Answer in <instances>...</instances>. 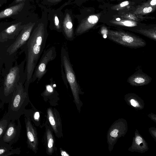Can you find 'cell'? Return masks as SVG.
I'll return each instance as SVG.
<instances>
[{"instance_id":"6da1fadb","label":"cell","mask_w":156,"mask_h":156,"mask_svg":"<svg viewBox=\"0 0 156 156\" xmlns=\"http://www.w3.org/2000/svg\"><path fill=\"white\" fill-rule=\"evenodd\" d=\"M38 5L41 9V16L37 21L24 47L26 55L25 83L29 85L31 83L35 68L44 51L48 35L46 8L41 4Z\"/></svg>"},{"instance_id":"7a4b0ae2","label":"cell","mask_w":156,"mask_h":156,"mask_svg":"<svg viewBox=\"0 0 156 156\" xmlns=\"http://www.w3.org/2000/svg\"><path fill=\"white\" fill-rule=\"evenodd\" d=\"M25 60L20 65H16L11 68L5 76L4 80L0 83V108L3 107L11 99L13 93L19 83L26 80H20V76L26 75L24 72Z\"/></svg>"},{"instance_id":"3957f363","label":"cell","mask_w":156,"mask_h":156,"mask_svg":"<svg viewBox=\"0 0 156 156\" xmlns=\"http://www.w3.org/2000/svg\"><path fill=\"white\" fill-rule=\"evenodd\" d=\"M61 73L62 79L67 87L69 83L76 105L80 103L79 94L81 93L75 72L71 63L68 52L64 47H62L61 51Z\"/></svg>"},{"instance_id":"277c9868","label":"cell","mask_w":156,"mask_h":156,"mask_svg":"<svg viewBox=\"0 0 156 156\" xmlns=\"http://www.w3.org/2000/svg\"><path fill=\"white\" fill-rule=\"evenodd\" d=\"M25 81H21L19 83L8 103L7 112L11 121H16L20 119L24 114L25 107L30 101L28 88L23 85Z\"/></svg>"},{"instance_id":"5b68a950","label":"cell","mask_w":156,"mask_h":156,"mask_svg":"<svg viewBox=\"0 0 156 156\" xmlns=\"http://www.w3.org/2000/svg\"><path fill=\"white\" fill-rule=\"evenodd\" d=\"M106 35L109 39L127 47L139 48L146 45L145 41L142 38L121 31L108 30Z\"/></svg>"},{"instance_id":"8992f818","label":"cell","mask_w":156,"mask_h":156,"mask_svg":"<svg viewBox=\"0 0 156 156\" xmlns=\"http://www.w3.org/2000/svg\"><path fill=\"white\" fill-rule=\"evenodd\" d=\"M57 56L55 47L52 46L47 47L44 51L37 63L33 73L31 82L37 80L39 82L47 71L46 67L48 63L54 60Z\"/></svg>"},{"instance_id":"52a82bcc","label":"cell","mask_w":156,"mask_h":156,"mask_svg":"<svg viewBox=\"0 0 156 156\" xmlns=\"http://www.w3.org/2000/svg\"><path fill=\"white\" fill-rule=\"evenodd\" d=\"M38 19L37 16L24 24L15 41L7 49V52L9 55L15 52L23 45L25 46Z\"/></svg>"},{"instance_id":"ba28073f","label":"cell","mask_w":156,"mask_h":156,"mask_svg":"<svg viewBox=\"0 0 156 156\" xmlns=\"http://www.w3.org/2000/svg\"><path fill=\"white\" fill-rule=\"evenodd\" d=\"M70 2L68 0L56 9L45 7L47 11L48 20L50 22L49 28L51 30L62 33V24L64 16V12L62 9L65 6L70 5Z\"/></svg>"},{"instance_id":"9c48e42d","label":"cell","mask_w":156,"mask_h":156,"mask_svg":"<svg viewBox=\"0 0 156 156\" xmlns=\"http://www.w3.org/2000/svg\"><path fill=\"white\" fill-rule=\"evenodd\" d=\"M17 121H11L2 136L0 140L12 146L19 139L21 128L20 119Z\"/></svg>"},{"instance_id":"30bf717a","label":"cell","mask_w":156,"mask_h":156,"mask_svg":"<svg viewBox=\"0 0 156 156\" xmlns=\"http://www.w3.org/2000/svg\"><path fill=\"white\" fill-rule=\"evenodd\" d=\"M64 14L62 33L66 40L73 41L75 36L74 27V14L72 10L68 9L65 10Z\"/></svg>"},{"instance_id":"8fae6325","label":"cell","mask_w":156,"mask_h":156,"mask_svg":"<svg viewBox=\"0 0 156 156\" xmlns=\"http://www.w3.org/2000/svg\"><path fill=\"white\" fill-rule=\"evenodd\" d=\"M25 116L27 143L28 147L36 153L37 149L38 139L35 128L32 123L30 117Z\"/></svg>"},{"instance_id":"7c38bea8","label":"cell","mask_w":156,"mask_h":156,"mask_svg":"<svg viewBox=\"0 0 156 156\" xmlns=\"http://www.w3.org/2000/svg\"><path fill=\"white\" fill-rule=\"evenodd\" d=\"M99 15H88L79 23L75 30V36H78L87 32L98 23Z\"/></svg>"},{"instance_id":"4fadbf2b","label":"cell","mask_w":156,"mask_h":156,"mask_svg":"<svg viewBox=\"0 0 156 156\" xmlns=\"http://www.w3.org/2000/svg\"><path fill=\"white\" fill-rule=\"evenodd\" d=\"M47 116L48 121L56 134H58L61 129L62 124L60 118L57 112L50 108L47 110Z\"/></svg>"},{"instance_id":"5bb4252c","label":"cell","mask_w":156,"mask_h":156,"mask_svg":"<svg viewBox=\"0 0 156 156\" xmlns=\"http://www.w3.org/2000/svg\"><path fill=\"white\" fill-rule=\"evenodd\" d=\"M24 25L21 22L11 25L0 33V38H10V37L17 35L20 32Z\"/></svg>"},{"instance_id":"9a60e30c","label":"cell","mask_w":156,"mask_h":156,"mask_svg":"<svg viewBox=\"0 0 156 156\" xmlns=\"http://www.w3.org/2000/svg\"><path fill=\"white\" fill-rule=\"evenodd\" d=\"M151 80V77L144 73L133 74L128 79V82L134 85H142L149 83Z\"/></svg>"},{"instance_id":"2e32d148","label":"cell","mask_w":156,"mask_h":156,"mask_svg":"<svg viewBox=\"0 0 156 156\" xmlns=\"http://www.w3.org/2000/svg\"><path fill=\"white\" fill-rule=\"evenodd\" d=\"M25 2L12 5L0 12V19L10 17L20 12L23 9Z\"/></svg>"},{"instance_id":"e0dca14e","label":"cell","mask_w":156,"mask_h":156,"mask_svg":"<svg viewBox=\"0 0 156 156\" xmlns=\"http://www.w3.org/2000/svg\"><path fill=\"white\" fill-rule=\"evenodd\" d=\"M46 136L48 153L49 154H51L54 151L55 139L53 133L49 129H47Z\"/></svg>"},{"instance_id":"ac0fdd59","label":"cell","mask_w":156,"mask_h":156,"mask_svg":"<svg viewBox=\"0 0 156 156\" xmlns=\"http://www.w3.org/2000/svg\"><path fill=\"white\" fill-rule=\"evenodd\" d=\"M110 22L114 25L127 27H135L137 26L138 24L137 22L125 19L121 20L117 18L115 20H112Z\"/></svg>"},{"instance_id":"d6986e66","label":"cell","mask_w":156,"mask_h":156,"mask_svg":"<svg viewBox=\"0 0 156 156\" xmlns=\"http://www.w3.org/2000/svg\"><path fill=\"white\" fill-rule=\"evenodd\" d=\"M122 19H127L135 21H141L145 19H152V17L143 16L142 15L135 14L133 13H126L121 15Z\"/></svg>"},{"instance_id":"ffe728a7","label":"cell","mask_w":156,"mask_h":156,"mask_svg":"<svg viewBox=\"0 0 156 156\" xmlns=\"http://www.w3.org/2000/svg\"><path fill=\"white\" fill-rule=\"evenodd\" d=\"M156 9V7L141 5L138 6L133 13L141 15H144L154 12Z\"/></svg>"},{"instance_id":"44dd1931","label":"cell","mask_w":156,"mask_h":156,"mask_svg":"<svg viewBox=\"0 0 156 156\" xmlns=\"http://www.w3.org/2000/svg\"><path fill=\"white\" fill-rule=\"evenodd\" d=\"M11 119L7 112L0 119V139L4 135Z\"/></svg>"},{"instance_id":"7402d4cb","label":"cell","mask_w":156,"mask_h":156,"mask_svg":"<svg viewBox=\"0 0 156 156\" xmlns=\"http://www.w3.org/2000/svg\"><path fill=\"white\" fill-rule=\"evenodd\" d=\"M50 83L45 86V89L42 93L43 96H48L52 95L56 92L55 87L56 84L54 83L53 78L51 77L50 79Z\"/></svg>"},{"instance_id":"603a6c76","label":"cell","mask_w":156,"mask_h":156,"mask_svg":"<svg viewBox=\"0 0 156 156\" xmlns=\"http://www.w3.org/2000/svg\"><path fill=\"white\" fill-rule=\"evenodd\" d=\"M137 31L141 34L155 41L156 40V27L149 29H140Z\"/></svg>"},{"instance_id":"cb8c5ba5","label":"cell","mask_w":156,"mask_h":156,"mask_svg":"<svg viewBox=\"0 0 156 156\" xmlns=\"http://www.w3.org/2000/svg\"><path fill=\"white\" fill-rule=\"evenodd\" d=\"M64 0H41L38 3L47 7L55 6Z\"/></svg>"},{"instance_id":"d4e9b609","label":"cell","mask_w":156,"mask_h":156,"mask_svg":"<svg viewBox=\"0 0 156 156\" xmlns=\"http://www.w3.org/2000/svg\"><path fill=\"white\" fill-rule=\"evenodd\" d=\"M12 148V146L0 140V156H2L6 152Z\"/></svg>"},{"instance_id":"484cf974","label":"cell","mask_w":156,"mask_h":156,"mask_svg":"<svg viewBox=\"0 0 156 156\" xmlns=\"http://www.w3.org/2000/svg\"><path fill=\"white\" fill-rule=\"evenodd\" d=\"M130 2L127 1L123 2L121 3L111 7L112 10H122L129 5Z\"/></svg>"},{"instance_id":"4316f807","label":"cell","mask_w":156,"mask_h":156,"mask_svg":"<svg viewBox=\"0 0 156 156\" xmlns=\"http://www.w3.org/2000/svg\"><path fill=\"white\" fill-rule=\"evenodd\" d=\"M20 150L19 148H17L15 149H12L10 150L7 151L2 156H10L13 154H20Z\"/></svg>"},{"instance_id":"83f0119b","label":"cell","mask_w":156,"mask_h":156,"mask_svg":"<svg viewBox=\"0 0 156 156\" xmlns=\"http://www.w3.org/2000/svg\"><path fill=\"white\" fill-rule=\"evenodd\" d=\"M70 2V5L74 4L80 7L82 4L86 0H69Z\"/></svg>"},{"instance_id":"f1b7e54d","label":"cell","mask_w":156,"mask_h":156,"mask_svg":"<svg viewBox=\"0 0 156 156\" xmlns=\"http://www.w3.org/2000/svg\"><path fill=\"white\" fill-rule=\"evenodd\" d=\"M142 5L156 7V0H148L146 2L142 3Z\"/></svg>"},{"instance_id":"f546056e","label":"cell","mask_w":156,"mask_h":156,"mask_svg":"<svg viewBox=\"0 0 156 156\" xmlns=\"http://www.w3.org/2000/svg\"><path fill=\"white\" fill-rule=\"evenodd\" d=\"M118 132V130L117 129H115L110 133V134L112 136L117 137L118 136V134H117Z\"/></svg>"},{"instance_id":"4dcf8cb0","label":"cell","mask_w":156,"mask_h":156,"mask_svg":"<svg viewBox=\"0 0 156 156\" xmlns=\"http://www.w3.org/2000/svg\"><path fill=\"white\" fill-rule=\"evenodd\" d=\"M135 141L136 144L138 145H139L142 142L143 140L140 136H138L136 137Z\"/></svg>"},{"instance_id":"1f68e13d","label":"cell","mask_w":156,"mask_h":156,"mask_svg":"<svg viewBox=\"0 0 156 156\" xmlns=\"http://www.w3.org/2000/svg\"><path fill=\"white\" fill-rule=\"evenodd\" d=\"M26 0H15L10 5H14L19 3L25 2Z\"/></svg>"},{"instance_id":"d6a6232c","label":"cell","mask_w":156,"mask_h":156,"mask_svg":"<svg viewBox=\"0 0 156 156\" xmlns=\"http://www.w3.org/2000/svg\"><path fill=\"white\" fill-rule=\"evenodd\" d=\"M61 154L62 156H69V155L68 154L67 152H66V151H63V150H61Z\"/></svg>"},{"instance_id":"836d02e7","label":"cell","mask_w":156,"mask_h":156,"mask_svg":"<svg viewBox=\"0 0 156 156\" xmlns=\"http://www.w3.org/2000/svg\"><path fill=\"white\" fill-rule=\"evenodd\" d=\"M130 102L132 105L134 107H136L138 105L137 102L133 99L131 100Z\"/></svg>"},{"instance_id":"e575fe53","label":"cell","mask_w":156,"mask_h":156,"mask_svg":"<svg viewBox=\"0 0 156 156\" xmlns=\"http://www.w3.org/2000/svg\"><path fill=\"white\" fill-rule=\"evenodd\" d=\"M40 0H36V2L37 3H38Z\"/></svg>"}]
</instances>
